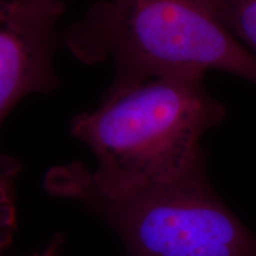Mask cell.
I'll use <instances>...</instances> for the list:
<instances>
[{
	"label": "cell",
	"mask_w": 256,
	"mask_h": 256,
	"mask_svg": "<svg viewBox=\"0 0 256 256\" xmlns=\"http://www.w3.org/2000/svg\"><path fill=\"white\" fill-rule=\"evenodd\" d=\"M223 104L203 75L179 74L110 87L96 110L76 115L70 132L90 150L92 183L126 192L174 177L206 156L200 140L222 122Z\"/></svg>",
	"instance_id": "1"
},
{
	"label": "cell",
	"mask_w": 256,
	"mask_h": 256,
	"mask_svg": "<svg viewBox=\"0 0 256 256\" xmlns=\"http://www.w3.org/2000/svg\"><path fill=\"white\" fill-rule=\"evenodd\" d=\"M63 40L83 63H113L110 87L210 70L256 84V57L200 0H102L66 28Z\"/></svg>",
	"instance_id": "2"
},
{
	"label": "cell",
	"mask_w": 256,
	"mask_h": 256,
	"mask_svg": "<svg viewBox=\"0 0 256 256\" xmlns=\"http://www.w3.org/2000/svg\"><path fill=\"white\" fill-rule=\"evenodd\" d=\"M44 188L106 220L127 256H256V235L217 194L206 156L174 177L134 191L100 190L78 162L51 168Z\"/></svg>",
	"instance_id": "3"
},
{
	"label": "cell",
	"mask_w": 256,
	"mask_h": 256,
	"mask_svg": "<svg viewBox=\"0 0 256 256\" xmlns=\"http://www.w3.org/2000/svg\"><path fill=\"white\" fill-rule=\"evenodd\" d=\"M60 0H0V127L24 98L56 90ZM0 152V168L18 164Z\"/></svg>",
	"instance_id": "4"
},
{
	"label": "cell",
	"mask_w": 256,
	"mask_h": 256,
	"mask_svg": "<svg viewBox=\"0 0 256 256\" xmlns=\"http://www.w3.org/2000/svg\"><path fill=\"white\" fill-rule=\"evenodd\" d=\"M236 40L256 57V0H200Z\"/></svg>",
	"instance_id": "5"
},
{
	"label": "cell",
	"mask_w": 256,
	"mask_h": 256,
	"mask_svg": "<svg viewBox=\"0 0 256 256\" xmlns=\"http://www.w3.org/2000/svg\"><path fill=\"white\" fill-rule=\"evenodd\" d=\"M20 170V162L0 168V256L11 244L17 228L16 182Z\"/></svg>",
	"instance_id": "6"
},
{
	"label": "cell",
	"mask_w": 256,
	"mask_h": 256,
	"mask_svg": "<svg viewBox=\"0 0 256 256\" xmlns=\"http://www.w3.org/2000/svg\"><path fill=\"white\" fill-rule=\"evenodd\" d=\"M62 242H63L62 236L57 235L56 238L51 241L50 244L46 248V250L40 252V254H36L34 256H58V250L60 248V244H62Z\"/></svg>",
	"instance_id": "7"
}]
</instances>
